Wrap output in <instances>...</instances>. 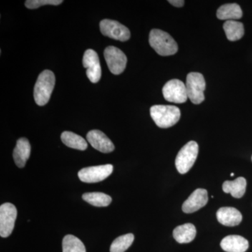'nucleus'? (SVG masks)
<instances>
[{
	"instance_id": "f257e3e1",
	"label": "nucleus",
	"mask_w": 252,
	"mask_h": 252,
	"mask_svg": "<svg viewBox=\"0 0 252 252\" xmlns=\"http://www.w3.org/2000/svg\"><path fill=\"white\" fill-rule=\"evenodd\" d=\"M149 41L150 46L160 56H172L178 51V45L175 39L161 30H152L149 34Z\"/></svg>"
},
{
	"instance_id": "f03ea898",
	"label": "nucleus",
	"mask_w": 252,
	"mask_h": 252,
	"mask_svg": "<svg viewBox=\"0 0 252 252\" xmlns=\"http://www.w3.org/2000/svg\"><path fill=\"white\" fill-rule=\"evenodd\" d=\"M150 114L158 127L168 128L180 121L181 112L173 105H154L151 107Z\"/></svg>"
},
{
	"instance_id": "7ed1b4c3",
	"label": "nucleus",
	"mask_w": 252,
	"mask_h": 252,
	"mask_svg": "<svg viewBox=\"0 0 252 252\" xmlns=\"http://www.w3.org/2000/svg\"><path fill=\"white\" fill-rule=\"evenodd\" d=\"M56 78L51 70L43 71L38 77L34 89V98L36 104L44 106L49 102L54 89Z\"/></svg>"
},
{
	"instance_id": "20e7f679",
	"label": "nucleus",
	"mask_w": 252,
	"mask_h": 252,
	"mask_svg": "<svg viewBox=\"0 0 252 252\" xmlns=\"http://www.w3.org/2000/svg\"><path fill=\"white\" fill-rule=\"evenodd\" d=\"M198 144L194 141H190L181 149L175 160L176 168L180 174L187 173L193 167L198 157Z\"/></svg>"
},
{
	"instance_id": "39448f33",
	"label": "nucleus",
	"mask_w": 252,
	"mask_h": 252,
	"mask_svg": "<svg viewBox=\"0 0 252 252\" xmlns=\"http://www.w3.org/2000/svg\"><path fill=\"white\" fill-rule=\"evenodd\" d=\"M188 98L195 104L202 103L205 100L206 83L203 74L199 72L189 73L186 82Z\"/></svg>"
},
{
	"instance_id": "423d86ee",
	"label": "nucleus",
	"mask_w": 252,
	"mask_h": 252,
	"mask_svg": "<svg viewBox=\"0 0 252 252\" xmlns=\"http://www.w3.org/2000/svg\"><path fill=\"white\" fill-rule=\"evenodd\" d=\"M162 94L167 101L173 103H185L188 99L186 84L179 79L167 81L162 88Z\"/></svg>"
},
{
	"instance_id": "0eeeda50",
	"label": "nucleus",
	"mask_w": 252,
	"mask_h": 252,
	"mask_svg": "<svg viewBox=\"0 0 252 252\" xmlns=\"http://www.w3.org/2000/svg\"><path fill=\"white\" fill-rule=\"evenodd\" d=\"M104 56L112 74L119 75L125 70L127 60L122 50L115 46H108L104 50Z\"/></svg>"
},
{
	"instance_id": "6e6552de",
	"label": "nucleus",
	"mask_w": 252,
	"mask_h": 252,
	"mask_svg": "<svg viewBox=\"0 0 252 252\" xmlns=\"http://www.w3.org/2000/svg\"><path fill=\"white\" fill-rule=\"evenodd\" d=\"M99 28L103 35L121 41L128 40L130 32L122 23L113 20L104 19L99 23Z\"/></svg>"
},
{
	"instance_id": "1a4fd4ad",
	"label": "nucleus",
	"mask_w": 252,
	"mask_h": 252,
	"mask_svg": "<svg viewBox=\"0 0 252 252\" xmlns=\"http://www.w3.org/2000/svg\"><path fill=\"white\" fill-rule=\"evenodd\" d=\"M113 172V165L110 164L85 167L78 172V177L85 183H97L107 179Z\"/></svg>"
},
{
	"instance_id": "9d476101",
	"label": "nucleus",
	"mask_w": 252,
	"mask_h": 252,
	"mask_svg": "<svg viewBox=\"0 0 252 252\" xmlns=\"http://www.w3.org/2000/svg\"><path fill=\"white\" fill-rule=\"evenodd\" d=\"M17 217V210L13 204L6 203L0 206V235L7 238L12 233Z\"/></svg>"
},
{
	"instance_id": "9b49d317",
	"label": "nucleus",
	"mask_w": 252,
	"mask_h": 252,
	"mask_svg": "<svg viewBox=\"0 0 252 252\" xmlns=\"http://www.w3.org/2000/svg\"><path fill=\"white\" fill-rule=\"evenodd\" d=\"M83 65L86 69V75L92 83L98 82L102 76V69L98 55L93 49H88L83 57Z\"/></svg>"
},
{
	"instance_id": "f8f14e48",
	"label": "nucleus",
	"mask_w": 252,
	"mask_h": 252,
	"mask_svg": "<svg viewBox=\"0 0 252 252\" xmlns=\"http://www.w3.org/2000/svg\"><path fill=\"white\" fill-rule=\"evenodd\" d=\"M86 137H87L88 142L94 149L102 153H110L115 149L112 141L102 131L98 130L89 131Z\"/></svg>"
},
{
	"instance_id": "ddd939ff",
	"label": "nucleus",
	"mask_w": 252,
	"mask_h": 252,
	"mask_svg": "<svg viewBox=\"0 0 252 252\" xmlns=\"http://www.w3.org/2000/svg\"><path fill=\"white\" fill-rule=\"evenodd\" d=\"M208 202V195L205 189H198L194 190L191 195L182 205V210L187 214L198 211L205 207Z\"/></svg>"
},
{
	"instance_id": "4468645a",
	"label": "nucleus",
	"mask_w": 252,
	"mask_h": 252,
	"mask_svg": "<svg viewBox=\"0 0 252 252\" xmlns=\"http://www.w3.org/2000/svg\"><path fill=\"white\" fill-rule=\"evenodd\" d=\"M218 221L225 226H236L241 223L243 216L240 212L234 207H221L217 212Z\"/></svg>"
},
{
	"instance_id": "2eb2a0df",
	"label": "nucleus",
	"mask_w": 252,
	"mask_h": 252,
	"mask_svg": "<svg viewBox=\"0 0 252 252\" xmlns=\"http://www.w3.org/2000/svg\"><path fill=\"white\" fill-rule=\"evenodd\" d=\"M31 146L29 141L25 137L18 140L13 153V157L15 163L19 168L26 166V162L31 157Z\"/></svg>"
},
{
	"instance_id": "dca6fc26",
	"label": "nucleus",
	"mask_w": 252,
	"mask_h": 252,
	"mask_svg": "<svg viewBox=\"0 0 252 252\" xmlns=\"http://www.w3.org/2000/svg\"><path fill=\"white\" fill-rule=\"evenodd\" d=\"M222 250L226 252H245L249 248V242L240 235H228L220 242Z\"/></svg>"
},
{
	"instance_id": "f3484780",
	"label": "nucleus",
	"mask_w": 252,
	"mask_h": 252,
	"mask_svg": "<svg viewBox=\"0 0 252 252\" xmlns=\"http://www.w3.org/2000/svg\"><path fill=\"white\" fill-rule=\"evenodd\" d=\"M196 235V229L192 223H185L176 227L173 230V237L177 243H189L193 241Z\"/></svg>"
},
{
	"instance_id": "a211bd4d",
	"label": "nucleus",
	"mask_w": 252,
	"mask_h": 252,
	"mask_svg": "<svg viewBox=\"0 0 252 252\" xmlns=\"http://www.w3.org/2000/svg\"><path fill=\"white\" fill-rule=\"evenodd\" d=\"M246 187V180L240 177L234 181H225L222 188L225 193L231 194L233 198H240L245 195Z\"/></svg>"
},
{
	"instance_id": "6ab92c4d",
	"label": "nucleus",
	"mask_w": 252,
	"mask_h": 252,
	"mask_svg": "<svg viewBox=\"0 0 252 252\" xmlns=\"http://www.w3.org/2000/svg\"><path fill=\"white\" fill-rule=\"evenodd\" d=\"M217 16L220 20L234 21L242 18L243 11L238 4H226L222 5L217 10Z\"/></svg>"
},
{
	"instance_id": "aec40b11",
	"label": "nucleus",
	"mask_w": 252,
	"mask_h": 252,
	"mask_svg": "<svg viewBox=\"0 0 252 252\" xmlns=\"http://www.w3.org/2000/svg\"><path fill=\"white\" fill-rule=\"evenodd\" d=\"M63 143L70 148L84 151L87 149V142L81 136L69 131H64L61 135Z\"/></svg>"
},
{
	"instance_id": "412c9836",
	"label": "nucleus",
	"mask_w": 252,
	"mask_h": 252,
	"mask_svg": "<svg viewBox=\"0 0 252 252\" xmlns=\"http://www.w3.org/2000/svg\"><path fill=\"white\" fill-rule=\"evenodd\" d=\"M223 30L227 39L231 41L239 40L245 34L243 23L236 21H225L223 24Z\"/></svg>"
},
{
	"instance_id": "4be33fe9",
	"label": "nucleus",
	"mask_w": 252,
	"mask_h": 252,
	"mask_svg": "<svg viewBox=\"0 0 252 252\" xmlns=\"http://www.w3.org/2000/svg\"><path fill=\"white\" fill-rule=\"evenodd\" d=\"M83 200L95 207H107L112 203V199L109 195L99 192L86 193L82 195Z\"/></svg>"
},
{
	"instance_id": "5701e85b",
	"label": "nucleus",
	"mask_w": 252,
	"mask_h": 252,
	"mask_svg": "<svg viewBox=\"0 0 252 252\" xmlns=\"http://www.w3.org/2000/svg\"><path fill=\"white\" fill-rule=\"evenodd\" d=\"M63 252H86L84 243L77 237L67 235L63 238Z\"/></svg>"
},
{
	"instance_id": "b1692460",
	"label": "nucleus",
	"mask_w": 252,
	"mask_h": 252,
	"mask_svg": "<svg viewBox=\"0 0 252 252\" xmlns=\"http://www.w3.org/2000/svg\"><path fill=\"white\" fill-rule=\"evenodd\" d=\"M133 234L122 235L114 240L110 247V252H124L127 250L134 241Z\"/></svg>"
},
{
	"instance_id": "393cba45",
	"label": "nucleus",
	"mask_w": 252,
	"mask_h": 252,
	"mask_svg": "<svg viewBox=\"0 0 252 252\" xmlns=\"http://www.w3.org/2000/svg\"><path fill=\"white\" fill-rule=\"evenodd\" d=\"M62 0H27L25 3L26 7L30 9H37L44 5H55L62 4Z\"/></svg>"
},
{
	"instance_id": "a878e982",
	"label": "nucleus",
	"mask_w": 252,
	"mask_h": 252,
	"mask_svg": "<svg viewBox=\"0 0 252 252\" xmlns=\"http://www.w3.org/2000/svg\"><path fill=\"white\" fill-rule=\"evenodd\" d=\"M168 2L176 7H182L185 4V1H182V0H170Z\"/></svg>"
},
{
	"instance_id": "bb28decb",
	"label": "nucleus",
	"mask_w": 252,
	"mask_h": 252,
	"mask_svg": "<svg viewBox=\"0 0 252 252\" xmlns=\"http://www.w3.org/2000/svg\"><path fill=\"white\" fill-rule=\"evenodd\" d=\"M230 176H234V173H232L231 175H230Z\"/></svg>"
}]
</instances>
